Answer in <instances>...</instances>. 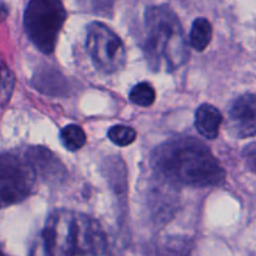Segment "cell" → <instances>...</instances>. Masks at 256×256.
Listing matches in <instances>:
<instances>
[{
  "mask_svg": "<svg viewBox=\"0 0 256 256\" xmlns=\"http://www.w3.org/2000/svg\"><path fill=\"white\" fill-rule=\"evenodd\" d=\"M110 142L120 148H126L136 140V132L126 125H114L108 132Z\"/></svg>",
  "mask_w": 256,
  "mask_h": 256,
  "instance_id": "obj_14",
  "label": "cell"
},
{
  "mask_svg": "<svg viewBox=\"0 0 256 256\" xmlns=\"http://www.w3.org/2000/svg\"><path fill=\"white\" fill-rule=\"evenodd\" d=\"M42 254L50 256L108 255L106 234L96 220L72 210H56L40 232Z\"/></svg>",
  "mask_w": 256,
  "mask_h": 256,
  "instance_id": "obj_2",
  "label": "cell"
},
{
  "mask_svg": "<svg viewBox=\"0 0 256 256\" xmlns=\"http://www.w3.org/2000/svg\"><path fill=\"white\" fill-rule=\"evenodd\" d=\"M0 254H2V250H0Z\"/></svg>",
  "mask_w": 256,
  "mask_h": 256,
  "instance_id": "obj_16",
  "label": "cell"
},
{
  "mask_svg": "<svg viewBox=\"0 0 256 256\" xmlns=\"http://www.w3.org/2000/svg\"><path fill=\"white\" fill-rule=\"evenodd\" d=\"M86 50L100 72L115 74L126 64V49L118 34L104 22H94L86 29Z\"/></svg>",
  "mask_w": 256,
  "mask_h": 256,
  "instance_id": "obj_6",
  "label": "cell"
},
{
  "mask_svg": "<svg viewBox=\"0 0 256 256\" xmlns=\"http://www.w3.org/2000/svg\"><path fill=\"white\" fill-rule=\"evenodd\" d=\"M142 50L155 72H174L189 62V42L179 16L169 5L152 6L145 12Z\"/></svg>",
  "mask_w": 256,
  "mask_h": 256,
  "instance_id": "obj_3",
  "label": "cell"
},
{
  "mask_svg": "<svg viewBox=\"0 0 256 256\" xmlns=\"http://www.w3.org/2000/svg\"><path fill=\"white\" fill-rule=\"evenodd\" d=\"M222 124V114L218 108L202 104L195 112V126L202 136L214 140L219 136Z\"/></svg>",
  "mask_w": 256,
  "mask_h": 256,
  "instance_id": "obj_9",
  "label": "cell"
},
{
  "mask_svg": "<svg viewBox=\"0 0 256 256\" xmlns=\"http://www.w3.org/2000/svg\"><path fill=\"white\" fill-rule=\"evenodd\" d=\"M152 166L168 182L182 186H220L226 176L212 150L195 138H179L160 145L152 152Z\"/></svg>",
  "mask_w": 256,
  "mask_h": 256,
  "instance_id": "obj_1",
  "label": "cell"
},
{
  "mask_svg": "<svg viewBox=\"0 0 256 256\" xmlns=\"http://www.w3.org/2000/svg\"><path fill=\"white\" fill-rule=\"evenodd\" d=\"M25 156L32 162L36 175L45 182H60L66 178L68 172L64 164L50 150L42 146H32L25 150Z\"/></svg>",
  "mask_w": 256,
  "mask_h": 256,
  "instance_id": "obj_8",
  "label": "cell"
},
{
  "mask_svg": "<svg viewBox=\"0 0 256 256\" xmlns=\"http://www.w3.org/2000/svg\"><path fill=\"white\" fill-rule=\"evenodd\" d=\"M36 172L25 155L0 154V209L20 204L35 192Z\"/></svg>",
  "mask_w": 256,
  "mask_h": 256,
  "instance_id": "obj_5",
  "label": "cell"
},
{
  "mask_svg": "<svg viewBox=\"0 0 256 256\" xmlns=\"http://www.w3.org/2000/svg\"><path fill=\"white\" fill-rule=\"evenodd\" d=\"M8 15H9V8H8V5L4 2L0 0V24L6 20Z\"/></svg>",
  "mask_w": 256,
  "mask_h": 256,
  "instance_id": "obj_15",
  "label": "cell"
},
{
  "mask_svg": "<svg viewBox=\"0 0 256 256\" xmlns=\"http://www.w3.org/2000/svg\"><path fill=\"white\" fill-rule=\"evenodd\" d=\"M66 18L62 0H30L24 14L25 32L40 52L52 54Z\"/></svg>",
  "mask_w": 256,
  "mask_h": 256,
  "instance_id": "obj_4",
  "label": "cell"
},
{
  "mask_svg": "<svg viewBox=\"0 0 256 256\" xmlns=\"http://www.w3.org/2000/svg\"><path fill=\"white\" fill-rule=\"evenodd\" d=\"M15 88V76L10 68L0 59V106L9 104Z\"/></svg>",
  "mask_w": 256,
  "mask_h": 256,
  "instance_id": "obj_13",
  "label": "cell"
},
{
  "mask_svg": "<svg viewBox=\"0 0 256 256\" xmlns=\"http://www.w3.org/2000/svg\"><path fill=\"white\" fill-rule=\"evenodd\" d=\"M212 39V26L204 18H199L192 22L190 32V44L196 52H204Z\"/></svg>",
  "mask_w": 256,
  "mask_h": 256,
  "instance_id": "obj_10",
  "label": "cell"
},
{
  "mask_svg": "<svg viewBox=\"0 0 256 256\" xmlns=\"http://www.w3.org/2000/svg\"><path fill=\"white\" fill-rule=\"evenodd\" d=\"M229 132L238 139L255 136L256 99L254 94H245L232 102L229 110Z\"/></svg>",
  "mask_w": 256,
  "mask_h": 256,
  "instance_id": "obj_7",
  "label": "cell"
},
{
  "mask_svg": "<svg viewBox=\"0 0 256 256\" xmlns=\"http://www.w3.org/2000/svg\"><path fill=\"white\" fill-rule=\"evenodd\" d=\"M130 102L142 108H149L156 100V92L150 82H142L135 85L130 92Z\"/></svg>",
  "mask_w": 256,
  "mask_h": 256,
  "instance_id": "obj_12",
  "label": "cell"
},
{
  "mask_svg": "<svg viewBox=\"0 0 256 256\" xmlns=\"http://www.w3.org/2000/svg\"><path fill=\"white\" fill-rule=\"evenodd\" d=\"M60 142L65 149L75 152L82 149L84 145L86 144V134L82 126L76 124H70L65 126L60 132Z\"/></svg>",
  "mask_w": 256,
  "mask_h": 256,
  "instance_id": "obj_11",
  "label": "cell"
}]
</instances>
